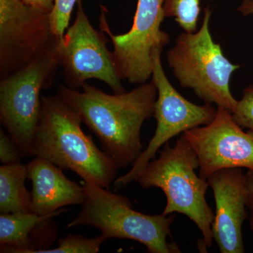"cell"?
I'll list each match as a JSON object with an SVG mask.
<instances>
[{
	"mask_svg": "<svg viewBox=\"0 0 253 253\" xmlns=\"http://www.w3.org/2000/svg\"><path fill=\"white\" fill-rule=\"evenodd\" d=\"M83 91L59 84L58 95L99 139L119 168L132 166L142 152L141 129L153 116L158 90L152 81L129 92L109 94L84 83Z\"/></svg>",
	"mask_w": 253,
	"mask_h": 253,
	"instance_id": "obj_1",
	"label": "cell"
},
{
	"mask_svg": "<svg viewBox=\"0 0 253 253\" xmlns=\"http://www.w3.org/2000/svg\"><path fill=\"white\" fill-rule=\"evenodd\" d=\"M42 111L31 156L71 169L83 180L109 189L118 169L114 161L84 134L81 118L59 95L42 96Z\"/></svg>",
	"mask_w": 253,
	"mask_h": 253,
	"instance_id": "obj_2",
	"label": "cell"
},
{
	"mask_svg": "<svg viewBox=\"0 0 253 253\" xmlns=\"http://www.w3.org/2000/svg\"><path fill=\"white\" fill-rule=\"evenodd\" d=\"M163 147L134 181L144 189L162 190L167 200L163 214L177 212L189 217L201 231L205 248L211 247L214 214L206 201L208 180L195 172L199 168L197 156L182 135L172 147L169 142Z\"/></svg>",
	"mask_w": 253,
	"mask_h": 253,
	"instance_id": "obj_3",
	"label": "cell"
},
{
	"mask_svg": "<svg viewBox=\"0 0 253 253\" xmlns=\"http://www.w3.org/2000/svg\"><path fill=\"white\" fill-rule=\"evenodd\" d=\"M84 202L77 217L66 228L91 226L101 231L106 240L128 239L142 244L150 253H179L180 249L171 237L175 215H149L134 211L130 201L94 181L83 180Z\"/></svg>",
	"mask_w": 253,
	"mask_h": 253,
	"instance_id": "obj_4",
	"label": "cell"
},
{
	"mask_svg": "<svg viewBox=\"0 0 253 253\" xmlns=\"http://www.w3.org/2000/svg\"><path fill=\"white\" fill-rule=\"evenodd\" d=\"M202 26L194 33H182L168 51L167 61L183 88H191L206 104H215L231 113L238 101L230 89L231 75L240 68L232 64L220 44L213 41L209 21L212 11L204 10Z\"/></svg>",
	"mask_w": 253,
	"mask_h": 253,
	"instance_id": "obj_5",
	"label": "cell"
},
{
	"mask_svg": "<svg viewBox=\"0 0 253 253\" xmlns=\"http://www.w3.org/2000/svg\"><path fill=\"white\" fill-rule=\"evenodd\" d=\"M59 41L26 67L0 80V121L23 157L31 156L41 116V91L51 86L60 67Z\"/></svg>",
	"mask_w": 253,
	"mask_h": 253,
	"instance_id": "obj_6",
	"label": "cell"
},
{
	"mask_svg": "<svg viewBox=\"0 0 253 253\" xmlns=\"http://www.w3.org/2000/svg\"><path fill=\"white\" fill-rule=\"evenodd\" d=\"M166 0H138L131 29L123 35H113L106 18L105 8L99 17L100 28L113 44L115 67L120 79L130 84H144L152 76L154 56L169 42V36L161 31L166 17Z\"/></svg>",
	"mask_w": 253,
	"mask_h": 253,
	"instance_id": "obj_7",
	"label": "cell"
},
{
	"mask_svg": "<svg viewBox=\"0 0 253 253\" xmlns=\"http://www.w3.org/2000/svg\"><path fill=\"white\" fill-rule=\"evenodd\" d=\"M162 51L163 49H158L154 54L152 73V82L158 90L153 114L157 121L156 131L131 169L115 180V187L117 189H122L135 181L156 153L171 139L189 129L210 124L217 113V109L211 104H195L174 89L163 70Z\"/></svg>",
	"mask_w": 253,
	"mask_h": 253,
	"instance_id": "obj_8",
	"label": "cell"
},
{
	"mask_svg": "<svg viewBox=\"0 0 253 253\" xmlns=\"http://www.w3.org/2000/svg\"><path fill=\"white\" fill-rule=\"evenodd\" d=\"M77 6L74 22L58 42L66 86L76 89L88 80L97 79L106 83L114 94L126 92L116 72L112 51L106 46L109 39L91 26L82 0H78Z\"/></svg>",
	"mask_w": 253,
	"mask_h": 253,
	"instance_id": "obj_9",
	"label": "cell"
},
{
	"mask_svg": "<svg viewBox=\"0 0 253 253\" xmlns=\"http://www.w3.org/2000/svg\"><path fill=\"white\" fill-rule=\"evenodd\" d=\"M50 14L22 0H0V80L26 67L57 42Z\"/></svg>",
	"mask_w": 253,
	"mask_h": 253,
	"instance_id": "obj_10",
	"label": "cell"
},
{
	"mask_svg": "<svg viewBox=\"0 0 253 253\" xmlns=\"http://www.w3.org/2000/svg\"><path fill=\"white\" fill-rule=\"evenodd\" d=\"M182 136L196 153L199 174L205 179L223 169L253 170V134L243 130L224 108H217L210 124L189 129Z\"/></svg>",
	"mask_w": 253,
	"mask_h": 253,
	"instance_id": "obj_11",
	"label": "cell"
},
{
	"mask_svg": "<svg viewBox=\"0 0 253 253\" xmlns=\"http://www.w3.org/2000/svg\"><path fill=\"white\" fill-rule=\"evenodd\" d=\"M212 189L216 211L213 239L221 253H244L242 225L246 212V178L241 168L223 169L207 179Z\"/></svg>",
	"mask_w": 253,
	"mask_h": 253,
	"instance_id": "obj_12",
	"label": "cell"
},
{
	"mask_svg": "<svg viewBox=\"0 0 253 253\" xmlns=\"http://www.w3.org/2000/svg\"><path fill=\"white\" fill-rule=\"evenodd\" d=\"M28 178L32 182L33 212L51 214L68 206L84 202L83 186L68 179L62 168L43 158L36 157L26 165Z\"/></svg>",
	"mask_w": 253,
	"mask_h": 253,
	"instance_id": "obj_13",
	"label": "cell"
},
{
	"mask_svg": "<svg viewBox=\"0 0 253 253\" xmlns=\"http://www.w3.org/2000/svg\"><path fill=\"white\" fill-rule=\"evenodd\" d=\"M68 209L51 214L17 212L0 214V252L38 253L49 249L57 235L53 218Z\"/></svg>",
	"mask_w": 253,
	"mask_h": 253,
	"instance_id": "obj_14",
	"label": "cell"
},
{
	"mask_svg": "<svg viewBox=\"0 0 253 253\" xmlns=\"http://www.w3.org/2000/svg\"><path fill=\"white\" fill-rule=\"evenodd\" d=\"M27 166L21 162L0 167V213L33 212L32 195L25 186Z\"/></svg>",
	"mask_w": 253,
	"mask_h": 253,
	"instance_id": "obj_15",
	"label": "cell"
},
{
	"mask_svg": "<svg viewBox=\"0 0 253 253\" xmlns=\"http://www.w3.org/2000/svg\"><path fill=\"white\" fill-rule=\"evenodd\" d=\"M200 11V0H166V17H174L185 32L194 33L197 29Z\"/></svg>",
	"mask_w": 253,
	"mask_h": 253,
	"instance_id": "obj_16",
	"label": "cell"
},
{
	"mask_svg": "<svg viewBox=\"0 0 253 253\" xmlns=\"http://www.w3.org/2000/svg\"><path fill=\"white\" fill-rule=\"evenodd\" d=\"M106 241L102 235L89 239L70 234L58 240L57 247L42 250L38 253H96Z\"/></svg>",
	"mask_w": 253,
	"mask_h": 253,
	"instance_id": "obj_17",
	"label": "cell"
},
{
	"mask_svg": "<svg viewBox=\"0 0 253 253\" xmlns=\"http://www.w3.org/2000/svg\"><path fill=\"white\" fill-rule=\"evenodd\" d=\"M78 0H55L50 14L51 28L56 37L62 38L69 25L73 10Z\"/></svg>",
	"mask_w": 253,
	"mask_h": 253,
	"instance_id": "obj_18",
	"label": "cell"
},
{
	"mask_svg": "<svg viewBox=\"0 0 253 253\" xmlns=\"http://www.w3.org/2000/svg\"><path fill=\"white\" fill-rule=\"evenodd\" d=\"M231 115L239 126L247 128L253 134V85L245 89L242 99L238 101Z\"/></svg>",
	"mask_w": 253,
	"mask_h": 253,
	"instance_id": "obj_19",
	"label": "cell"
},
{
	"mask_svg": "<svg viewBox=\"0 0 253 253\" xmlns=\"http://www.w3.org/2000/svg\"><path fill=\"white\" fill-rule=\"evenodd\" d=\"M23 157L19 148L11 136L4 130H0V161L4 164L21 162Z\"/></svg>",
	"mask_w": 253,
	"mask_h": 253,
	"instance_id": "obj_20",
	"label": "cell"
},
{
	"mask_svg": "<svg viewBox=\"0 0 253 253\" xmlns=\"http://www.w3.org/2000/svg\"><path fill=\"white\" fill-rule=\"evenodd\" d=\"M25 4L36 9L51 12L54 8L55 0H22Z\"/></svg>",
	"mask_w": 253,
	"mask_h": 253,
	"instance_id": "obj_21",
	"label": "cell"
},
{
	"mask_svg": "<svg viewBox=\"0 0 253 253\" xmlns=\"http://www.w3.org/2000/svg\"><path fill=\"white\" fill-rule=\"evenodd\" d=\"M246 205L253 214V170H249L246 174Z\"/></svg>",
	"mask_w": 253,
	"mask_h": 253,
	"instance_id": "obj_22",
	"label": "cell"
},
{
	"mask_svg": "<svg viewBox=\"0 0 253 253\" xmlns=\"http://www.w3.org/2000/svg\"><path fill=\"white\" fill-rule=\"evenodd\" d=\"M238 10L244 16L253 14V0H244Z\"/></svg>",
	"mask_w": 253,
	"mask_h": 253,
	"instance_id": "obj_23",
	"label": "cell"
},
{
	"mask_svg": "<svg viewBox=\"0 0 253 253\" xmlns=\"http://www.w3.org/2000/svg\"><path fill=\"white\" fill-rule=\"evenodd\" d=\"M250 224H251V229L253 231V214H252L251 218H250Z\"/></svg>",
	"mask_w": 253,
	"mask_h": 253,
	"instance_id": "obj_24",
	"label": "cell"
}]
</instances>
